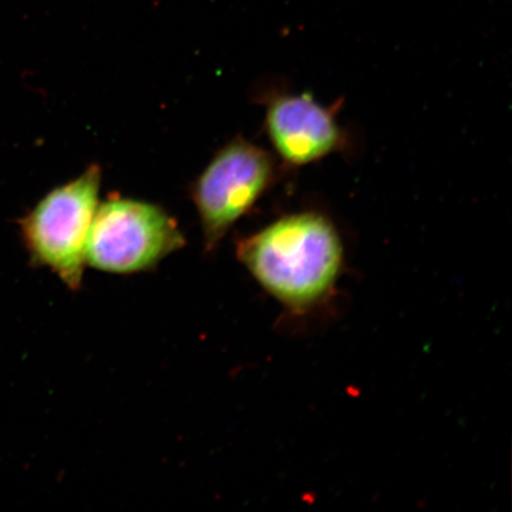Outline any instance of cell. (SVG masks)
Instances as JSON below:
<instances>
[{
	"label": "cell",
	"mask_w": 512,
	"mask_h": 512,
	"mask_svg": "<svg viewBox=\"0 0 512 512\" xmlns=\"http://www.w3.org/2000/svg\"><path fill=\"white\" fill-rule=\"evenodd\" d=\"M238 256L259 285L297 315L330 297L344 259L334 224L312 211L285 216L240 240Z\"/></svg>",
	"instance_id": "obj_1"
},
{
	"label": "cell",
	"mask_w": 512,
	"mask_h": 512,
	"mask_svg": "<svg viewBox=\"0 0 512 512\" xmlns=\"http://www.w3.org/2000/svg\"><path fill=\"white\" fill-rule=\"evenodd\" d=\"M100 185L101 170L91 165L74 181L51 191L22 221L32 261L50 268L73 291L82 286Z\"/></svg>",
	"instance_id": "obj_2"
},
{
	"label": "cell",
	"mask_w": 512,
	"mask_h": 512,
	"mask_svg": "<svg viewBox=\"0 0 512 512\" xmlns=\"http://www.w3.org/2000/svg\"><path fill=\"white\" fill-rule=\"evenodd\" d=\"M185 245L177 222L155 204L113 197L99 204L89 230L86 262L96 270H150Z\"/></svg>",
	"instance_id": "obj_3"
},
{
	"label": "cell",
	"mask_w": 512,
	"mask_h": 512,
	"mask_svg": "<svg viewBox=\"0 0 512 512\" xmlns=\"http://www.w3.org/2000/svg\"><path fill=\"white\" fill-rule=\"evenodd\" d=\"M274 172L271 155L246 140L235 139L216 153L191 189L208 251L265 194Z\"/></svg>",
	"instance_id": "obj_4"
},
{
	"label": "cell",
	"mask_w": 512,
	"mask_h": 512,
	"mask_svg": "<svg viewBox=\"0 0 512 512\" xmlns=\"http://www.w3.org/2000/svg\"><path fill=\"white\" fill-rule=\"evenodd\" d=\"M266 128L275 151L291 166L317 162L344 143L332 108L307 94L275 96L267 106Z\"/></svg>",
	"instance_id": "obj_5"
}]
</instances>
